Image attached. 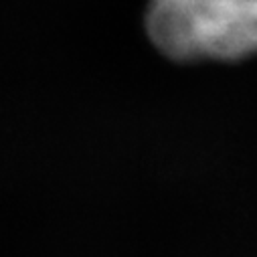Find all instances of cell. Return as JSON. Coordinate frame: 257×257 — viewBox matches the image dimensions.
<instances>
[{"label": "cell", "mask_w": 257, "mask_h": 257, "mask_svg": "<svg viewBox=\"0 0 257 257\" xmlns=\"http://www.w3.org/2000/svg\"><path fill=\"white\" fill-rule=\"evenodd\" d=\"M146 29L178 61L241 59L257 53V0H152Z\"/></svg>", "instance_id": "obj_1"}]
</instances>
